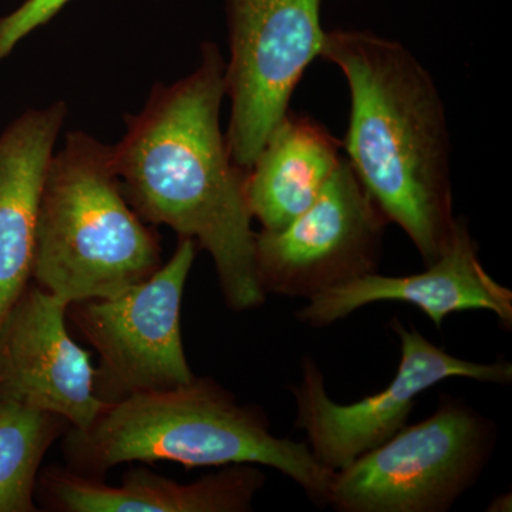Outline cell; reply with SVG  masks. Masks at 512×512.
<instances>
[{
    "instance_id": "6da1fadb",
    "label": "cell",
    "mask_w": 512,
    "mask_h": 512,
    "mask_svg": "<svg viewBox=\"0 0 512 512\" xmlns=\"http://www.w3.org/2000/svg\"><path fill=\"white\" fill-rule=\"evenodd\" d=\"M225 97L224 56L215 43L204 42L188 76L154 84L143 109L124 116L126 131L111 151L138 217L207 251L225 303L245 312L261 306L266 295L256 269L248 170L235 163L221 128Z\"/></svg>"
},
{
    "instance_id": "7a4b0ae2",
    "label": "cell",
    "mask_w": 512,
    "mask_h": 512,
    "mask_svg": "<svg viewBox=\"0 0 512 512\" xmlns=\"http://www.w3.org/2000/svg\"><path fill=\"white\" fill-rule=\"evenodd\" d=\"M320 57L348 83L346 161L386 220L433 265L457 225L446 109L433 77L407 47L365 30L326 32Z\"/></svg>"
},
{
    "instance_id": "3957f363",
    "label": "cell",
    "mask_w": 512,
    "mask_h": 512,
    "mask_svg": "<svg viewBox=\"0 0 512 512\" xmlns=\"http://www.w3.org/2000/svg\"><path fill=\"white\" fill-rule=\"evenodd\" d=\"M63 450L69 470L92 478L131 461L261 464L291 478L319 507H328L335 476L306 441L274 436L261 409L239 404L211 377L106 404L86 430L69 431Z\"/></svg>"
},
{
    "instance_id": "277c9868",
    "label": "cell",
    "mask_w": 512,
    "mask_h": 512,
    "mask_svg": "<svg viewBox=\"0 0 512 512\" xmlns=\"http://www.w3.org/2000/svg\"><path fill=\"white\" fill-rule=\"evenodd\" d=\"M161 265L156 229L128 204L111 146L86 131L67 133L40 195L36 285L70 306L120 295Z\"/></svg>"
},
{
    "instance_id": "5b68a950",
    "label": "cell",
    "mask_w": 512,
    "mask_h": 512,
    "mask_svg": "<svg viewBox=\"0 0 512 512\" xmlns=\"http://www.w3.org/2000/svg\"><path fill=\"white\" fill-rule=\"evenodd\" d=\"M497 427L461 400L397 431L335 471L328 505L339 512H444L477 483Z\"/></svg>"
},
{
    "instance_id": "8992f818",
    "label": "cell",
    "mask_w": 512,
    "mask_h": 512,
    "mask_svg": "<svg viewBox=\"0 0 512 512\" xmlns=\"http://www.w3.org/2000/svg\"><path fill=\"white\" fill-rule=\"evenodd\" d=\"M322 0H225L231 101L229 153L249 170L266 138L288 114L306 69L322 53Z\"/></svg>"
},
{
    "instance_id": "52a82bcc",
    "label": "cell",
    "mask_w": 512,
    "mask_h": 512,
    "mask_svg": "<svg viewBox=\"0 0 512 512\" xmlns=\"http://www.w3.org/2000/svg\"><path fill=\"white\" fill-rule=\"evenodd\" d=\"M197 252L192 239L178 238L174 254L146 281L113 298L76 302L67 309L99 353L96 392L104 403L195 379L184 352L180 312Z\"/></svg>"
},
{
    "instance_id": "ba28073f",
    "label": "cell",
    "mask_w": 512,
    "mask_h": 512,
    "mask_svg": "<svg viewBox=\"0 0 512 512\" xmlns=\"http://www.w3.org/2000/svg\"><path fill=\"white\" fill-rule=\"evenodd\" d=\"M390 329L400 339L399 369L386 389L359 402H333L315 360L303 359L301 382L291 387L295 426L305 431L313 456L329 470L348 467L393 437L403 429L417 397L443 380L466 377L481 383L512 382L511 363L460 359L433 345L419 330L404 328L397 318L390 322Z\"/></svg>"
},
{
    "instance_id": "9c48e42d",
    "label": "cell",
    "mask_w": 512,
    "mask_h": 512,
    "mask_svg": "<svg viewBox=\"0 0 512 512\" xmlns=\"http://www.w3.org/2000/svg\"><path fill=\"white\" fill-rule=\"evenodd\" d=\"M389 221L343 160L325 190L291 224L255 235L256 269L265 295L311 299L375 274Z\"/></svg>"
},
{
    "instance_id": "30bf717a",
    "label": "cell",
    "mask_w": 512,
    "mask_h": 512,
    "mask_svg": "<svg viewBox=\"0 0 512 512\" xmlns=\"http://www.w3.org/2000/svg\"><path fill=\"white\" fill-rule=\"evenodd\" d=\"M69 305L26 288L0 323V399L55 414L86 430L106 403L96 392L89 353L67 332Z\"/></svg>"
},
{
    "instance_id": "8fae6325",
    "label": "cell",
    "mask_w": 512,
    "mask_h": 512,
    "mask_svg": "<svg viewBox=\"0 0 512 512\" xmlns=\"http://www.w3.org/2000/svg\"><path fill=\"white\" fill-rule=\"evenodd\" d=\"M308 302L296 312V318L311 328H325L377 302L417 306L437 329L448 315L474 309L493 313L505 328L512 326V292L485 271L477 242L461 218H457L446 251L421 274L384 276L375 272L326 289Z\"/></svg>"
},
{
    "instance_id": "7c38bea8",
    "label": "cell",
    "mask_w": 512,
    "mask_h": 512,
    "mask_svg": "<svg viewBox=\"0 0 512 512\" xmlns=\"http://www.w3.org/2000/svg\"><path fill=\"white\" fill-rule=\"evenodd\" d=\"M265 481L254 464L225 466L190 484L134 467L119 487L52 467L40 477L39 493L47 510L62 512H247Z\"/></svg>"
},
{
    "instance_id": "4fadbf2b",
    "label": "cell",
    "mask_w": 512,
    "mask_h": 512,
    "mask_svg": "<svg viewBox=\"0 0 512 512\" xmlns=\"http://www.w3.org/2000/svg\"><path fill=\"white\" fill-rule=\"evenodd\" d=\"M67 113L63 100L32 107L0 134V323L32 278L40 195Z\"/></svg>"
},
{
    "instance_id": "5bb4252c",
    "label": "cell",
    "mask_w": 512,
    "mask_h": 512,
    "mask_svg": "<svg viewBox=\"0 0 512 512\" xmlns=\"http://www.w3.org/2000/svg\"><path fill=\"white\" fill-rule=\"evenodd\" d=\"M342 141L306 114L288 111L247 175L252 218L265 231L291 224L308 210L343 163Z\"/></svg>"
},
{
    "instance_id": "9a60e30c",
    "label": "cell",
    "mask_w": 512,
    "mask_h": 512,
    "mask_svg": "<svg viewBox=\"0 0 512 512\" xmlns=\"http://www.w3.org/2000/svg\"><path fill=\"white\" fill-rule=\"evenodd\" d=\"M66 421L28 404L0 399V512H35L37 474Z\"/></svg>"
},
{
    "instance_id": "2e32d148",
    "label": "cell",
    "mask_w": 512,
    "mask_h": 512,
    "mask_svg": "<svg viewBox=\"0 0 512 512\" xmlns=\"http://www.w3.org/2000/svg\"><path fill=\"white\" fill-rule=\"evenodd\" d=\"M70 0H25L22 5L0 18V63L32 35L55 18Z\"/></svg>"
},
{
    "instance_id": "e0dca14e",
    "label": "cell",
    "mask_w": 512,
    "mask_h": 512,
    "mask_svg": "<svg viewBox=\"0 0 512 512\" xmlns=\"http://www.w3.org/2000/svg\"><path fill=\"white\" fill-rule=\"evenodd\" d=\"M488 511H511V494L500 495V497L494 498Z\"/></svg>"
}]
</instances>
